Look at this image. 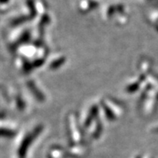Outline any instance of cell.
Returning a JSON list of instances; mask_svg holds the SVG:
<instances>
[{
  "instance_id": "6da1fadb",
  "label": "cell",
  "mask_w": 158,
  "mask_h": 158,
  "mask_svg": "<svg viewBox=\"0 0 158 158\" xmlns=\"http://www.w3.org/2000/svg\"><path fill=\"white\" fill-rule=\"evenodd\" d=\"M7 1H8V0H0V2H2V3H3V2H7Z\"/></svg>"
}]
</instances>
